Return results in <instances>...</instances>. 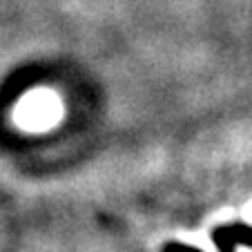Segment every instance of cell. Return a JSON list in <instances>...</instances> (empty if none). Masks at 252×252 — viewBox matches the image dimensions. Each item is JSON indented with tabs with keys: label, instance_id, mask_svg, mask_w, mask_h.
<instances>
[{
	"label": "cell",
	"instance_id": "obj_1",
	"mask_svg": "<svg viewBox=\"0 0 252 252\" xmlns=\"http://www.w3.org/2000/svg\"><path fill=\"white\" fill-rule=\"evenodd\" d=\"M163 252H201V250L190 248V246H183V243H167Z\"/></svg>",
	"mask_w": 252,
	"mask_h": 252
}]
</instances>
